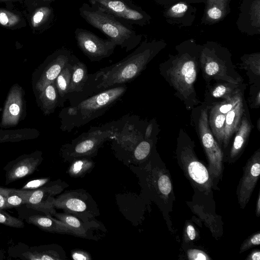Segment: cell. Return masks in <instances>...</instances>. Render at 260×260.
Masks as SVG:
<instances>
[{"instance_id":"cell-1","label":"cell","mask_w":260,"mask_h":260,"mask_svg":"<svg viewBox=\"0 0 260 260\" xmlns=\"http://www.w3.org/2000/svg\"><path fill=\"white\" fill-rule=\"evenodd\" d=\"M166 45L162 40H145L119 62L100 70L95 74L98 88L106 89L136 78L148 62Z\"/></svg>"},{"instance_id":"cell-2","label":"cell","mask_w":260,"mask_h":260,"mask_svg":"<svg viewBox=\"0 0 260 260\" xmlns=\"http://www.w3.org/2000/svg\"><path fill=\"white\" fill-rule=\"evenodd\" d=\"M79 11L80 16L88 23L126 52L136 48L141 42L142 36L137 34L132 25L118 17L85 3Z\"/></svg>"},{"instance_id":"cell-3","label":"cell","mask_w":260,"mask_h":260,"mask_svg":"<svg viewBox=\"0 0 260 260\" xmlns=\"http://www.w3.org/2000/svg\"><path fill=\"white\" fill-rule=\"evenodd\" d=\"M201 47L202 45L189 39L176 47L178 53L172 57L173 59L170 71V80L183 95H189L193 91V85L197 74V59L200 58Z\"/></svg>"},{"instance_id":"cell-4","label":"cell","mask_w":260,"mask_h":260,"mask_svg":"<svg viewBox=\"0 0 260 260\" xmlns=\"http://www.w3.org/2000/svg\"><path fill=\"white\" fill-rule=\"evenodd\" d=\"M73 55L68 49L57 50L35 69L31 75V86L36 96L48 85L55 81L60 72L70 62Z\"/></svg>"},{"instance_id":"cell-5","label":"cell","mask_w":260,"mask_h":260,"mask_svg":"<svg viewBox=\"0 0 260 260\" xmlns=\"http://www.w3.org/2000/svg\"><path fill=\"white\" fill-rule=\"evenodd\" d=\"M90 5L98 8L131 25L144 26L151 17L133 0H87Z\"/></svg>"},{"instance_id":"cell-6","label":"cell","mask_w":260,"mask_h":260,"mask_svg":"<svg viewBox=\"0 0 260 260\" xmlns=\"http://www.w3.org/2000/svg\"><path fill=\"white\" fill-rule=\"evenodd\" d=\"M74 34L78 47L91 61L109 57L117 46L110 39L101 38L84 28H77Z\"/></svg>"},{"instance_id":"cell-7","label":"cell","mask_w":260,"mask_h":260,"mask_svg":"<svg viewBox=\"0 0 260 260\" xmlns=\"http://www.w3.org/2000/svg\"><path fill=\"white\" fill-rule=\"evenodd\" d=\"M125 86L109 88L82 101L76 107L70 108V116H80L82 120L91 118L96 112L111 105L125 93Z\"/></svg>"},{"instance_id":"cell-8","label":"cell","mask_w":260,"mask_h":260,"mask_svg":"<svg viewBox=\"0 0 260 260\" xmlns=\"http://www.w3.org/2000/svg\"><path fill=\"white\" fill-rule=\"evenodd\" d=\"M26 114L25 92L18 83L10 88L4 103L0 127H15L24 119Z\"/></svg>"},{"instance_id":"cell-9","label":"cell","mask_w":260,"mask_h":260,"mask_svg":"<svg viewBox=\"0 0 260 260\" xmlns=\"http://www.w3.org/2000/svg\"><path fill=\"white\" fill-rule=\"evenodd\" d=\"M200 137L209 161V171L215 177L221 173L223 154L214 139L208 123V117L205 110L201 111L199 121Z\"/></svg>"},{"instance_id":"cell-10","label":"cell","mask_w":260,"mask_h":260,"mask_svg":"<svg viewBox=\"0 0 260 260\" xmlns=\"http://www.w3.org/2000/svg\"><path fill=\"white\" fill-rule=\"evenodd\" d=\"M42 152L36 150L29 154H22L9 162L5 167L6 185L32 174L41 164Z\"/></svg>"},{"instance_id":"cell-11","label":"cell","mask_w":260,"mask_h":260,"mask_svg":"<svg viewBox=\"0 0 260 260\" xmlns=\"http://www.w3.org/2000/svg\"><path fill=\"white\" fill-rule=\"evenodd\" d=\"M236 23L243 34L260 35V0H242Z\"/></svg>"},{"instance_id":"cell-12","label":"cell","mask_w":260,"mask_h":260,"mask_svg":"<svg viewBox=\"0 0 260 260\" xmlns=\"http://www.w3.org/2000/svg\"><path fill=\"white\" fill-rule=\"evenodd\" d=\"M65 187L62 182L55 181L43 186L31 190V192L26 204L27 207L54 215L55 210L52 205L55 196L60 193Z\"/></svg>"},{"instance_id":"cell-13","label":"cell","mask_w":260,"mask_h":260,"mask_svg":"<svg viewBox=\"0 0 260 260\" xmlns=\"http://www.w3.org/2000/svg\"><path fill=\"white\" fill-rule=\"evenodd\" d=\"M260 153L258 150L247 162L238 188L239 203L244 208L257 183L260 173Z\"/></svg>"},{"instance_id":"cell-14","label":"cell","mask_w":260,"mask_h":260,"mask_svg":"<svg viewBox=\"0 0 260 260\" xmlns=\"http://www.w3.org/2000/svg\"><path fill=\"white\" fill-rule=\"evenodd\" d=\"M197 11L191 4L179 2L165 7L162 15L166 22L171 25L188 27L192 25Z\"/></svg>"},{"instance_id":"cell-15","label":"cell","mask_w":260,"mask_h":260,"mask_svg":"<svg viewBox=\"0 0 260 260\" xmlns=\"http://www.w3.org/2000/svg\"><path fill=\"white\" fill-rule=\"evenodd\" d=\"M232 0H192L190 4L203 3L205 5L201 23L213 25L222 21L231 12Z\"/></svg>"},{"instance_id":"cell-16","label":"cell","mask_w":260,"mask_h":260,"mask_svg":"<svg viewBox=\"0 0 260 260\" xmlns=\"http://www.w3.org/2000/svg\"><path fill=\"white\" fill-rule=\"evenodd\" d=\"M51 203L54 208L80 215L87 209V196L77 191H71L53 198Z\"/></svg>"},{"instance_id":"cell-17","label":"cell","mask_w":260,"mask_h":260,"mask_svg":"<svg viewBox=\"0 0 260 260\" xmlns=\"http://www.w3.org/2000/svg\"><path fill=\"white\" fill-rule=\"evenodd\" d=\"M109 131L98 129L89 133L73 147L71 155L78 157L91 154L109 137Z\"/></svg>"},{"instance_id":"cell-18","label":"cell","mask_w":260,"mask_h":260,"mask_svg":"<svg viewBox=\"0 0 260 260\" xmlns=\"http://www.w3.org/2000/svg\"><path fill=\"white\" fill-rule=\"evenodd\" d=\"M244 112L242 96L237 104L225 115L223 143L226 147L233 135L238 130Z\"/></svg>"},{"instance_id":"cell-19","label":"cell","mask_w":260,"mask_h":260,"mask_svg":"<svg viewBox=\"0 0 260 260\" xmlns=\"http://www.w3.org/2000/svg\"><path fill=\"white\" fill-rule=\"evenodd\" d=\"M28 221L47 232L71 234L63 222L57 218H54L49 213L46 214V215H31L28 218Z\"/></svg>"},{"instance_id":"cell-20","label":"cell","mask_w":260,"mask_h":260,"mask_svg":"<svg viewBox=\"0 0 260 260\" xmlns=\"http://www.w3.org/2000/svg\"><path fill=\"white\" fill-rule=\"evenodd\" d=\"M35 97L38 107L44 115H48L54 112L59 97L54 81Z\"/></svg>"},{"instance_id":"cell-21","label":"cell","mask_w":260,"mask_h":260,"mask_svg":"<svg viewBox=\"0 0 260 260\" xmlns=\"http://www.w3.org/2000/svg\"><path fill=\"white\" fill-rule=\"evenodd\" d=\"M72 75L68 93L80 92L88 79L87 70L85 64L73 55L72 60Z\"/></svg>"},{"instance_id":"cell-22","label":"cell","mask_w":260,"mask_h":260,"mask_svg":"<svg viewBox=\"0 0 260 260\" xmlns=\"http://www.w3.org/2000/svg\"><path fill=\"white\" fill-rule=\"evenodd\" d=\"M40 135V132L34 128H22L17 129H0V143L16 142L34 139Z\"/></svg>"},{"instance_id":"cell-23","label":"cell","mask_w":260,"mask_h":260,"mask_svg":"<svg viewBox=\"0 0 260 260\" xmlns=\"http://www.w3.org/2000/svg\"><path fill=\"white\" fill-rule=\"evenodd\" d=\"M187 171L194 182L204 187H209L210 180L209 172L201 162L196 159L189 161Z\"/></svg>"},{"instance_id":"cell-24","label":"cell","mask_w":260,"mask_h":260,"mask_svg":"<svg viewBox=\"0 0 260 260\" xmlns=\"http://www.w3.org/2000/svg\"><path fill=\"white\" fill-rule=\"evenodd\" d=\"M251 126L246 117H243L237 132L232 147L231 149L230 156L234 158L242 150L249 136L251 131Z\"/></svg>"},{"instance_id":"cell-25","label":"cell","mask_w":260,"mask_h":260,"mask_svg":"<svg viewBox=\"0 0 260 260\" xmlns=\"http://www.w3.org/2000/svg\"><path fill=\"white\" fill-rule=\"evenodd\" d=\"M53 215L65 224L71 235L81 237H87V229L76 217L68 213L56 212Z\"/></svg>"},{"instance_id":"cell-26","label":"cell","mask_w":260,"mask_h":260,"mask_svg":"<svg viewBox=\"0 0 260 260\" xmlns=\"http://www.w3.org/2000/svg\"><path fill=\"white\" fill-rule=\"evenodd\" d=\"M225 115L219 112L217 105L213 107L210 113L209 124L212 134L220 143H223Z\"/></svg>"},{"instance_id":"cell-27","label":"cell","mask_w":260,"mask_h":260,"mask_svg":"<svg viewBox=\"0 0 260 260\" xmlns=\"http://www.w3.org/2000/svg\"><path fill=\"white\" fill-rule=\"evenodd\" d=\"M22 255L30 260H57L64 258V251L55 249H46L40 250H33L25 252Z\"/></svg>"},{"instance_id":"cell-28","label":"cell","mask_w":260,"mask_h":260,"mask_svg":"<svg viewBox=\"0 0 260 260\" xmlns=\"http://www.w3.org/2000/svg\"><path fill=\"white\" fill-rule=\"evenodd\" d=\"M72 60L66 65L54 81L58 95L61 98L68 93L72 71Z\"/></svg>"},{"instance_id":"cell-29","label":"cell","mask_w":260,"mask_h":260,"mask_svg":"<svg viewBox=\"0 0 260 260\" xmlns=\"http://www.w3.org/2000/svg\"><path fill=\"white\" fill-rule=\"evenodd\" d=\"M31 192V190L9 188L6 199V208H13L26 204Z\"/></svg>"},{"instance_id":"cell-30","label":"cell","mask_w":260,"mask_h":260,"mask_svg":"<svg viewBox=\"0 0 260 260\" xmlns=\"http://www.w3.org/2000/svg\"><path fill=\"white\" fill-rule=\"evenodd\" d=\"M53 17V11L51 7L44 6L38 8L31 17V24L35 28L50 22Z\"/></svg>"},{"instance_id":"cell-31","label":"cell","mask_w":260,"mask_h":260,"mask_svg":"<svg viewBox=\"0 0 260 260\" xmlns=\"http://www.w3.org/2000/svg\"><path fill=\"white\" fill-rule=\"evenodd\" d=\"M92 162L86 159L75 161L69 168V173L73 177H79L86 173L92 167Z\"/></svg>"},{"instance_id":"cell-32","label":"cell","mask_w":260,"mask_h":260,"mask_svg":"<svg viewBox=\"0 0 260 260\" xmlns=\"http://www.w3.org/2000/svg\"><path fill=\"white\" fill-rule=\"evenodd\" d=\"M21 21L19 16L9 11L0 9V24L7 27H13Z\"/></svg>"},{"instance_id":"cell-33","label":"cell","mask_w":260,"mask_h":260,"mask_svg":"<svg viewBox=\"0 0 260 260\" xmlns=\"http://www.w3.org/2000/svg\"><path fill=\"white\" fill-rule=\"evenodd\" d=\"M0 223L16 228H23L24 226L21 220L10 215L3 210H0Z\"/></svg>"},{"instance_id":"cell-34","label":"cell","mask_w":260,"mask_h":260,"mask_svg":"<svg viewBox=\"0 0 260 260\" xmlns=\"http://www.w3.org/2000/svg\"><path fill=\"white\" fill-rule=\"evenodd\" d=\"M241 97V95L236 92L232 96L228 98L224 104L217 105L219 112L226 114L237 104Z\"/></svg>"},{"instance_id":"cell-35","label":"cell","mask_w":260,"mask_h":260,"mask_svg":"<svg viewBox=\"0 0 260 260\" xmlns=\"http://www.w3.org/2000/svg\"><path fill=\"white\" fill-rule=\"evenodd\" d=\"M151 146L147 141H142L136 147L134 151V156L138 160L145 158L149 154Z\"/></svg>"},{"instance_id":"cell-36","label":"cell","mask_w":260,"mask_h":260,"mask_svg":"<svg viewBox=\"0 0 260 260\" xmlns=\"http://www.w3.org/2000/svg\"><path fill=\"white\" fill-rule=\"evenodd\" d=\"M158 187L160 192L168 195L172 190V183L169 177L166 175H161L158 180Z\"/></svg>"},{"instance_id":"cell-37","label":"cell","mask_w":260,"mask_h":260,"mask_svg":"<svg viewBox=\"0 0 260 260\" xmlns=\"http://www.w3.org/2000/svg\"><path fill=\"white\" fill-rule=\"evenodd\" d=\"M50 178H39L27 182L21 188L23 190H35L39 188L50 181Z\"/></svg>"},{"instance_id":"cell-38","label":"cell","mask_w":260,"mask_h":260,"mask_svg":"<svg viewBox=\"0 0 260 260\" xmlns=\"http://www.w3.org/2000/svg\"><path fill=\"white\" fill-rule=\"evenodd\" d=\"M232 89L230 87L224 85H220L213 89L212 96L216 98L224 97L228 99L231 96L230 95Z\"/></svg>"},{"instance_id":"cell-39","label":"cell","mask_w":260,"mask_h":260,"mask_svg":"<svg viewBox=\"0 0 260 260\" xmlns=\"http://www.w3.org/2000/svg\"><path fill=\"white\" fill-rule=\"evenodd\" d=\"M260 244V234L257 233L252 236H251L248 239H247L242 244L240 252H242L248 249H249L252 246L255 245H258Z\"/></svg>"},{"instance_id":"cell-40","label":"cell","mask_w":260,"mask_h":260,"mask_svg":"<svg viewBox=\"0 0 260 260\" xmlns=\"http://www.w3.org/2000/svg\"><path fill=\"white\" fill-rule=\"evenodd\" d=\"M187 256L190 260H208L210 259L204 251L198 249L188 250Z\"/></svg>"},{"instance_id":"cell-41","label":"cell","mask_w":260,"mask_h":260,"mask_svg":"<svg viewBox=\"0 0 260 260\" xmlns=\"http://www.w3.org/2000/svg\"><path fill=\"white\" fill-rule=\"evenodd\" d=\"M9 188L0 187V210L7 209L6 206V195Z\"/></svg>"},{"instance_id":"cell-42","label":"cell","mask_w":260,"mask_h":260,"mask_svg":"<svg viewBox=\"0 0 260 260\" xmlns=\"http://www.w3.org/2000/svg\"><path fill=\"white\" fill-rule=\"evenodd\" d=\"M72 257L75 260H86L89 259L90 257L87 253L82 251H75L72 253Z\"/></svg>"},{"instance_id":"cell-43","label":"cell","mask_w":260,"mask_h":260,"mask_svg":"<svg viewBox=\"0 0 260 260\" xmlns=\"http://www.w3.org/2000/svg\"><path fill=\"white\" fill-rule=\"evenodd\" d=\"M157 4L162 6L164 7L172 4L179 2H186L190 4L192 0H153Z\"/></svg>"},{"instance_id":"cell-44","label":"cell","mask_w":260,"mask_h":260,"mask_svg":"<svg viewBox=\"0 0 260 260\" xmlns=\"http://www.w3.org/2000/svg\"><path fill=\"white\" fill-rule=\"evenodd\" d=\"M186 233L189 239L193 240L196 238V231L192 225L189 224L186 228Z\"/></svg>"},{"instance_id":"cell-45","label":"cell","mask_w":260,"mask_h":260,"mask_svg":"<svg viewBox=\"0 0 260 260\" xmlns=\"http://www.w3.org/2000/svg\"><path fill=\"white\" fill-rule=\"evenodd\" d=\"M249 259L252 260H259L260 259V252L259 251H255L251 253L249 255Z\"/></svg>"},{"instance_id":"cell-46","label":"cell","mask_w":260,"mask_h":260,"mask_svg":"<svg viewBox=\"0 0 260 260\" xmlns=\"http://www.w3.org/2000/svg\"><path fill=\"white\" fill-rule=\"evenodd\" d=\"M152 124L151 123H150L148 125V126H147V127L146 129L145 134V137L146 139H148L150 137L151 133H152Z\"/></svg>"},{"instance_id":"cell-47","label":"cell","mask_w":260,"mask_h":260,"mask_svg":"<svg viewBox=\"0 0 260 260\" xmlns=\"http://www.w3.org/2000/svg\"><path fill=\"white\" fill-rule=\"evenodd\" d=\"M260 213V196H258L257 203L256 208V214L257 216H258Z\"/></svg>"},{"instance_id":"cell-48","label":"cell","mask_w":260,"mask_h":260,"mask_svg":"<svg viewBox=\"0 0 260 260\" xmlns=\"http://www.w3.org/2000/svg\"><path fill=\"white\" fill-rule=\"evenodd\" d=\"M43 4H48L51 2L54 1V0H40Z\"/></svg>"},{"instance_id":"cell-49","label":"cell","mask_w":260,"mask_h":260,"mask_svg":"<svg viewBox=\"0 0 260 260\" xmlns=\"http://www.w3.org/2000/svg\"><path fill=\"white\" fill-rule=\"evenodd\" d=\"M13 1V0H0V2H6V1Z\"/></svg>"},{"instance_id":"cell-50","label":"cell","mask_w":260,"mask_h":260,"mask_svg":"<svg viewBox=\"0 0 260 260\" xmlns=\"http://www.w3.org/2000/svg\"><path fill=\"white\" fill-rule=\"evenodd\" d=\"M0 81H1V79H0Z\"/></svg>"},{"instance_id":"cell-51","label":"cell","mask_w":260,"mask_h":260,"mask_svg":"<svg viewBox=\"0 0 260 260\" xmlns=\"http://www.w3.org/2000/svg\"></svg>"}]
</instances>
